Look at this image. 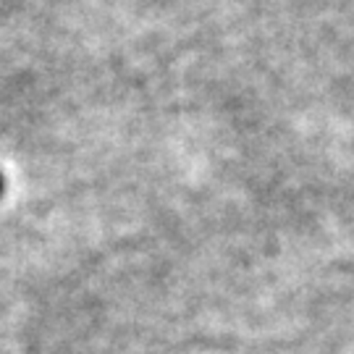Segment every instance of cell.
Masks as SVG:
<instances>
[{
  "label": "cell",
  "mask_w": 354,
  "mask_h": 354,
  "mask_svg": "<svg viewBox=\"0 0 354 354\" xmlns=\"http://www.w3.org/2000/svg\"><path fill=\"white\" fill-rule=\"evenodd\" d=\"M3 192H6V178H3V174H0V200H3Z\"/></svg>",
  "instance_id": "6da1fadb"
}]
</instances>
